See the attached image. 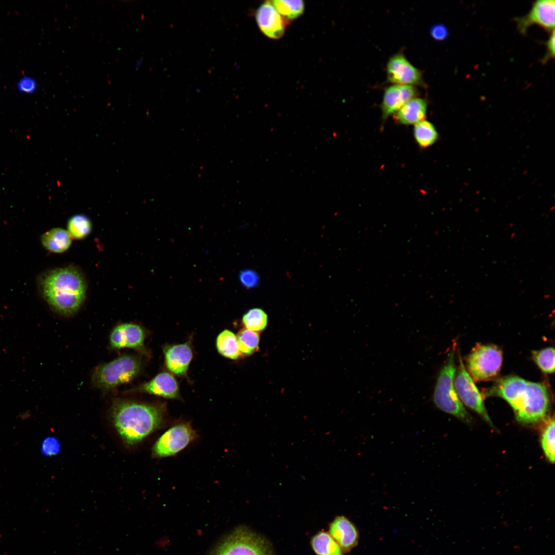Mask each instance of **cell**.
<instances>
[{
	"label": "cell",
	"instance_id": "1",
	"mask_svg": "<svg viewBox=\"0 0 555 555\" xmlns=\"http://www.w3.org/2000/svg\"><path fill=\"white\" fill-rule=\"evenodd\" d=\"M496 396L512 408L516 419L523 423H534L545 418L548 411L549 396L545 385L528 381L517 376L498 380L485 392Z\"/></svg>",
	"mask_w": 555,
	"mask_h": 555
},
{
	"label": "cell",
	"instance_id": "2",
	"mask_svg": "<svg viewBox=\"0 0 555 555\" xmlns=\"http://www.w3.org/2000/svg\"><path fill=\"white\" fill-rule=\"evenodd\" d=\"M39 285L47 303L64 316L77 312L86 298L88 286L85 276L79 268L72 265L46 272L41 276Z\"/></svg>",
	"mask_w": 555,
	"mask_h": 555
},
{
	"label": "cell",
	"instance_id": "3",
	"mask_svg": "<svg viewBox=\"0 0 555 555\" xmlns=\"http://www.w3.org/2000/svg\"><path fill=\"white\" fill-rule=\"evenodd\" d=\"M110 415L124 443L132 446L161 427L164 410L161 406L119 399L113 402Z\"/></svg>",
	"mask_w": 555,
	"mask_h": 555
},
{
	"label": "cell",
	"instance_id": "4",
	"mask_svg": "<svg viewBox=\"0 0 555 555\" xmlns=\"http://www.w3.org/2000/svg\"><path fill=\"white\" fill-rule=\"evenodd\" d=\"M454 345L448 353L445 364L439 372L434 388L433 401L442 411L469 423L471 421V417L459 399L454 385L456 372Z\"/></svg>",
	"mask_w": 555,
	"mask_h": 555
},
{
	"label": "cell",
	"instance_id": "5",
	"mask_svg": "<svg viewBox=\"0 0 555 555\" xmlns=\"http://www.w3.org/2000/svg\"><path fill=\"white\" fill-rule=\"evenodd\" d=\"M141 366L139 358L131 355H122L97 366L92 373V384L103 392L111 391L135 379Z\"/></svg>",
	"mask_w": 555,
	"mask_h": 555
},
{
	"label": "cell",
	"instance_id": "6",
	"mask_svg": "<svg viewBox=\"0 0 555 555\" xmlns=\"http://www.w3.org/2000/svg\"><path fill=\"white\" fill-rule=\"evenodd\" d=\"M211 555H274L264 536L241 526L232 531L216 547Z\"/></svg>",
	"mask_w": 555,
	"mask_h": 555
},
{
	"label": "cell",
	"instance_id": "7",
	"mask_svg": "<svg viewBox=\"0 0 555 555\" xmlns=\"http://www.w3.org/2000/svg\"><path fill=\"white\" fill-rule=\"evenodd\" d=\"M467 372L475 381H488L499 375L503 354L496 345L477 344L466 358Z\"/></svg>",
	"mask_w": 555,
	"mask_h": 555
},
{
	"label": "cell",
	"instance_id": "8",
	"mask_svg": "<svg viewBox=\"0 0 555 555\" xmlns=\"http://www.w3.org/2000/svg\"><path fill=\"white\" fill-rule=\"evenodd\" d=\"M197 437L196 432L189 423L176 424L165 431L152 448V455L156 458L175 455L184 449Z\"/></svg>",
	"mask_w": 555,
	"mask_h": 555
},
{
	"label": "cell",
	"instance_id": "9",
	"mask_svg": "<svg viewBox=\"0 0 555 555\" xmlns=\"http://www.w3.org/2000/svg\"><path fill=\"white\" fill-rule=\"evenodd\" d=\"M458 362L453 382L459 399L462 403L476 412L490 425L493 426L485 408L482 395L465 367L459 354Z\"/></svg>",
	"mask_w": 555,
	"mask_h": 555
},
{
	"label": "cell",
	"instance_id": "10",
	"mask_svg": "<svg viewBox=\"0 0 555 555\" xmlns=\"http://www.w3.org/2000/svg\"><path fill=\"white\" fill-rule=\"evenodd\" d=\"M555 1L538 0L534 2L530 11L524 16L514 18L517 29L522 34H526L532 25H538L550 32L554 30Z\"/></svg>",
	"mask_w": 555,
	"mask_h": 555
},
{
	"label": "cell",
	"instance_id": "11",
	"mask_svg": "<svg viewBox=\"0 0 555 555\" xmlns=\"http://www.w3.org/2000/svg\"><path fill=\"white\" fill-rule=\"evenodd\" d=\"M387 81L396 85L423 86L420 70L413 65L402 53L391 57L386 64Z\"/></svg>",
	"mask_w": 555,
	"mask_h": 555
},
{
	"label": "cell",
	"instance_id": "12",
	"mask_svg": "<svg viewBox=\"0 0 555 555\" xmlns=\"http://www.w3.org/2000/svg\"><path fill=\"white\" fill-rule=\"evenodd\" d=\"M145 333L140 325L133 323H124L116 325L109 337L112 349L129 348L139 349L143 344Z\"/></svg>",
	"mask_w": 555,
	"mask_h": 555
},
{
	"label": "cell",
	"instance_id": "13",
	"mask_svg": "<svg viewBox=\"0 0 555 555\" xmlns=\"http://www.w3.org/2000/svg\"><path fill=\"white\" fill-rule=\"evenodd\" d=\"M255 18L260 29L266 36L278 39L283 35L287 23L276 11L271 2L266 1L258 7Z\"/></svg>",
	"mask_w": 555,
	"mask_h": 555
},
{
	"label": "cell",
	"instance_id": "14",
	"mask_svg": "<svg viewBox=\"0 0 555 555\" xmlns=\"http://www.w3.org/2000/svg\"><path fill=\"white\" fill-rule=\"evenodd\" d=\"M417 89L414 86L396 85L387 87L381 103L382 120L395 114L405 103L416 97Z\"/></svg>",
	"mask_w": 555,
	"mask_h": 555
},
{
	"label": "cell",
	"instance_id": "15",
	"mask_svg": "<svg viewBox=\"0 0 555 555\" xmlns=\"http://www.w3.org/2000/svg\"><path fill=\"white\" fill-rule=\"evenodd\" d=\"M328 533L336 541L344 553H347L356 547L359 534L356 526L346 517H336L329 524Z\"/></svg>",
	"mask_w": 555,
	"mask_h": 555
},
{
	"label": "cell",
	"instance_id": "16",
	"mask_svg": "<svg viewBox=\"0 0 555 555\" xmlns=\"http://www.w3.org/2000/svg\"><path fill=\"white\" fill-rule=\"evenodd\" d=\"M169 399L179 398V387L174 377L168 372H161L150 381L132 390Z\"/></svg>",
	"mask_w": 555,
	"mask_h": 555
},
{
	"label": "cell",
	"instance_id": "17",
	"mask_svg": "<svg viewBox=\"0 0 555 555\" xmlns=\"http://www.w3.org/2000/svg\"><path fill=\"white\" fill-rule=\"evenodd\" d=\"M163 352L168 369L177 376L186 375L193 357L189 343L167 346L164 348Z\"/></svg>",
	"mask_w": 555,
	"mask_h": 555
},
{
	"label": "cell",
	"instance_id": "18",
	"mask_svg": "<svg viewBox=\"0 0 555 555\" xmlns=\"http://www.w3.org/2000/svg\"><path fill=\"white\" fill-rule=\"evenodd\" d=\"M428 104L426 100L415 97L405 103L395 114L397 122L402 125L416 124L424 120Z\"/></svg>",
	"mask_w": 555,
	"mask_h": 555
},
{
	"label": "cell",
	"instance_id": "19",
	"mask_svg": "<svg viewBox=\"0 0 555 555\" xmlns=\"http://www.w3.org/2000/svg\"><path fill=\"white\" fill-rule=\"evenodd\" d=\"M41 243L47 250L61 253L69 249L72 243V237L67 230L61 228H54L41 236Z\"/></svg>",
	"mask_w": 555,
	"mask_h": 555
},
{
	"label": "cell",
	"instance_id": "20",
	"mask_svg": "<svg viewBox=\"0 0 555 555\" xmlns=\"http://www.w3.org/2000/svg\"><path fill=\"white\" fill-rule=\"evenodd\" d=\"M310 544L317 555H343L341 548L326 531H320L312 538Z\"/></svg>",
	"mask_w": 555,
	"mask_h": 555
},
{
	"label": "cell",
	"instance_id": "21",
	"mask_svg": "<svg viewBox=\"0 0 555 555\" xmlns=\"http://www.w3.org/2000/svg\"><path fill=\"white\" fill-rule=\"evenodd\" d=\"M216 346L218 353L226 358L236 360L240 356L236 336L229 330L225 329L218 335Z\"/></svg>",
	"mask_w": 555,
	"mask_h": 555
},
{
	"label": "cell",
	"instance_id": "22",
	"mask_svg": "<svg viewBox=\"0 0 555 555\" xmlns=\"http://www.w3.org/2000/svg\"><path fill=\"white\" fill-rule=\"evenodd\" d=\"M413 134L416 142L422 149L432 145L436 142L439 136L435 126L426 120L414 125Z\"/></svg>",
	"mask_w": 555,
	"mask_h": 555
},
{
	"label": "cell",
	"instance_id": "23",
	"mask_svg": "<svg viewBox=\"0 0 555 555\" xmlns=\"http://www.w3.org/2000/svg\"><path fill=\"white\" fill-rule=\"evenodd\" d=\"M236 338L240 356H249L258 349V332L244 328L238 331Z\"/></svg>",
	"mask_w": 555,
	"mask_h": 555
},
{
	"label": "cell",
	"instance_id": "24",
	"mask_svg": "<svg viewBox=\"0 0 555 555\" xmlns=\"http://www.w3.org/2000/svg\"><path fill=\"white\" fill-rule=\"evenodd\" d=\"M67 231L77 239L86 237L91 232L92 224L90 219L85 215L79 214L71 217L67 222Z\"/></svg>",
	"mask_w": 555,
	"mask_h": 555
},
{
	"label": "cell",
	"instance_id": "25",
	"mask_svg": "<svg viewBox=\"0 0 555 555\" xmlns=\"http://www.w3.org/2000/svg\"><path fill=\"white\" fill-rule=\"evenodd\" d=\"M271 3L287 23L297 18L304 12V4L302 1L274 0Z\"/></svg>",
	"mask_w": 555,
	"mask_h": 555
},
{
	"label": "cell",
	"instance_id": "26",
	"mask_svg": "<svg viewBox=\"0 0 555 555\" xmlns=\"http://www.w3.org/2000/svg\"><path fill=\"white\" fill-rule=\"evenodd\" d=\"M243 324L245 328L258 332L263 330L267 324V316L262 309L253 308L243 317Z\"/></svg>",
	"mask_w": 555,
	"mask_h": 555
},
{
	"label": "cell",
	"instance_id": "27",
	"mask_svg": "<svg viewBox=\"0 0 555 555\" xmlns=\"http://www.w3.org/2000/svg\"><path fill=\"white\" fill-rule=\"evenodd\" d=\"M532 358L539 368L544 373L551 374L554 371V349L548 347L532 352Z\"/></svg>",
	"mask_w": 555,
	"mask_h": 555
},
{
	"label": "cell",
	"instance_id": "28",
	"mask_svg": "<svg viewBox=\"0 0 555 555\" xmlns=\"http://www.w3.org/2000/svg\"><path fill=\"white\" fill-rule=\"evenodd\" d=\"M541 445L544 454L551 463L554 462V420L550 419L545 427L541 438Z\"/></svg>",
	"mask_w": 555,
	"mask_h": 555
},
{
	"label": "cell",
	"instance_id": "29",
	"mask_svg": "<svg viewBox=\"0 0 555 555\" xmlns=\"http://www.w3.org/2000/svg\"><path fill=\"white\" fill-rule=\"evenodd\" d=\"M41 448L42 452L45 455L53 456L60 452L61 445L57 438L49 437L44 440Z\"/></svg>",
	"mask_w": 555,
	"mask_h": 555
},
{
	"label": "cell",
	"instance_id": "30",
	"mask_svg": "<svg viewBox=\"0 0 555 555\" xmlns=\"http://www.w3.org/2000/svg\"><path fill=\"white\" fill-rule=\"evenodd\" d=\"M36 83L30 77H24L20 79L17 84V89L25 93H31L36 89Z\"/></svg>",
	"mask_w": 555,
	"mask_h": 555
},
{
	"label": "cell",
	"instance_id": "31",
	"mask_svg": "<svg viewBox=\"0 0 555 555\" xmlns=\"http://www.w3.org/2000/svg\"><path fill=\"white\" fill-rule=\"evenodd\" d=\"M554 30L550 32V35L545 42L546 46V52L541 60L543 64L547 63L551 59L554 57Z\"/></svg>",
	"mask_w": 555,
	"mask_h": 555
},
{
	"label": "cell",
	"instance_id": "32",
	"mask_svg": "<svg viewBox=\"0 0 555 555\" xmlns=\"http://www.w3.org/2000/svg\"><path fill=\"white\" fill-rule=\"evenodd\" d=\"M239 279L242 283L247 287H252L258 282V276L256 274L251 270H245L242 272Z\"/></svg>",
	"mask_w": 555,
	"mask_h": 555
},
{
	"label": "cell",
	"instance_id": "33",
	"mask_svg": "<svg viewBox=\"0 0 555 555\" xmlns=\"http://www.w3.org/2000/svg\"><path fill=\"white\" fill-rule=\"evenodd\" d=\"M430 33L433 38L439 41L445 39L448 35L447 28L441 24H436L432 26Z\"/></svg>",
	"mask_w": 555,
	"mask_h": 555
}]
</instances>
